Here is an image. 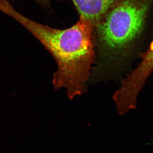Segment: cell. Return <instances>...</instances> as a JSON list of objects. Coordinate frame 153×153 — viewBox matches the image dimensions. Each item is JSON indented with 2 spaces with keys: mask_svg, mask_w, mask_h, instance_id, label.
Returning a JSON list of instances; mask_svg holds the SVG:
<instances>
[{
  "mask_svg": "<svg viewBox=\"0 0 153 153\" xmlns=\"http://www.w3.org/2000/svg\"><path fill=\"white\" fill-rule=\"evenodd\" d=\"M79 17L89 20L94 26L126 0H71Z\"/></svg>",
  "mask_w": 153,
  "mask_h": 153,
  "instance_id": "obj_3",
  "label": "cell"
},
{
  "mask_svg": "<svg viewBox=\"0 0 153 153\" xmlns=\"http://www.w3.org/2000/svg\"><path fill=\"white\" fill-rule=\"evenodd\" d=\"M139 58L141 61L133 70L136 78L142 81L148 79L153 71V40L144 51L140 53Z\"/></svg>",
  "mask_w": 153,
  "mask_h": 153,
  "instance_id": "obj_4",
  "label": "cell"
},
{
  "mask_svg": "<svg viewBox=\"0 0 153 153\" xmlns=\"http://www.w3.org/2000/svg\"><path fill=\"white\" fill-rule=\"evenodd\" d=\"M0 12L27 29L50 53L58 67L53 79L56 89L65 88L71 100L86 92L96 59L94 25L91 22L79 17L68 28H53L22 15L7 0H0Z\"/></svg>",
  "mask_w": 153,
  "mask_h": 153,
  "instance_id": "obj_2",
  "label": "cell"
},
{
  "mask_svg": "<svg viewBox=\"0 0 153 153\" xmlns=\"http://www.w3.org/2000/svg\"><path fill=\"white\" fill-rule=\"evenodd\" d=\"M153 0H126L94 26L96 59L89 83L117 79L149 45Z\"/></svg>",
  "mask_w": 153,
  "mask_h": 153,
  "instance_id": "obj_1",
  "label": "cell"
},
{
  "mask_svg": "<svg viewBox=\"0 0 153 153\" xmlns=\"http://www.w3.org/2000/svg\"><path fill=\"white\" fill-rule=\"evenodd\" d=\"M34 1L39 3V4H40L42 7H50L52 0H34Z\"/></svg>",
  "mask_w": 153,
  "mask_h": 153,
  "instance_id": "obj_5",
  "label": "cell"
}]
</instances>
